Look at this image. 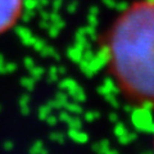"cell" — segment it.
I'll return each instance as SVG.
<instances>
[{"instance_id":"cell-3","label":"cell","mask_w":154,"mask_h":154,"mask_svg":"<svg viewBox=\"0 0 154 154\" xmlns=\"http://www.w3.org/2000/svg\"><path fill=\"white\" fill-rule=\"evenodd\" d=\"M152 144H153V153H154V132H153V140H152Z\"/></svg>"},{"instance_id":"cell-2","label":"cell","mask_w":154,"mask_h":154,"mask_svg":"<svg viewBox=\"0 0 154 154\" xmlns=\"http://www.w3.org/2000/svg\"><path fill=\"white\" fill-rule=\"evenodd\" d=\"M25 0H0V36L12 31L25 14Z\"/></svg>"},{"instance_id":"cell-1","label":"cell","mask_w":154,"mask_h":154,"mask_svg":"<svg viewBox=\"0 0 154 154\" xmlns=\"http://www.w3.org/2000/svg\"><path fill=\"white\" fill-rule=\"evenodd\" d=\"M98 41L122 99L135 109L154 110V0H131Z\"/></svg>"}]
</instances>
